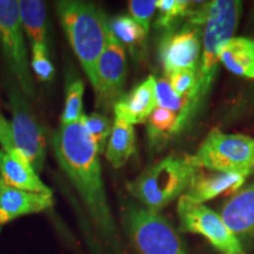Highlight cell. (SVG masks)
I'll return each mask as SVG.
<instances>
[{"instance_id": "1", "label": "cell", "mask_w": 254, "mask_h": 254, "mask_svg": "<svg viewBox=\"0 0 254 254\" xmlns=\"http://www.w3.org/2000/svg\"><path fill=\"white\" fill-rule=\"evenodd\" d=\"M52 146L60 167L71 179L111 253L125 254L105 192L99 153L81 120L60 126Z\"/></svg>"}, {"instance_id": "2", "label": "cell", "mask_w": 254, "mask_h": 254, "mask_svg": "<svg viewBox=\"0 0 254 254\" xmlns=\"http://www.w3.org/2000/svg\"><path fill=\"white\" fill-rule=\"evenodd\" d=\"M241 2L238 0L209 1L202 32V50L196 69V88L194 97L185 112L178 118V133L185 129L194 120L206 103L213 84L219 62V51L226 41L233 38L241 15Z\"/></svg>"}, {"instance_id": "3", "label": "cell", "mask_w": 254, "mask_h": 254, "mask_svg": "<svg viewBox=\"0 0 254 254\" xmlns=\"http://www.w3.org/2000/svg\"><path fill=\"white\" fill-rule=\"evenodd\" d=\"M57 12L73 51L93 85L98 60L106 46L110 21L100 7L87 1L62 0Z\"/></svg>"}, {"instance_id": "4", "label": "cell", "mask_w": 254, "mask_h": 254, "mask_svg": "<svg viewBox=\"0 0 254 254\" xmlns=\"http://www.w3.org/2000/svg\"><path fill=\"white\" fill-rule=\"evenodd\" d=\"M196 168L186 157L170 155L127 183V190L145 208L160 213L161 209L184 195Z\"/></svg>"}, {"instance_id": "5", "label": "cell", "mask_w": 254, "mask_h": 254, "mask_svg": "<svg viewBox=\"0 0 254 254\" xmlns=\"http://www.w3.org/2000/svg\"><path fill=\"white\" fill-rule=\"evenodd\" d=\"M123 226L138 254H187L185 243L173 225L144 206L126 205Z\"/></svg>"}, {"instance_id": "6", "label": "cell", "mask_w": 254, "mask_h": 254, "mask_svg": "<svg viewBox=\"0 0 254 254\" xmlns=\"http://www.w3.org/2000/svg\"><path fill=\"white\" fill-rule=\"evenodd\" d=\"M186 158L194 167L249 177L254 171V138L245 134H230L214 128L201 142L198 151Z\"/></svg>"}, {"instance_id": "7", "label": "cell", "mask_w": 254, "mask_h": 254, "mask_svg": "<svg viewBox=\"0 0 254 254\" xmlns=\"http://www.w3.org/2000/svg\"><path fill=\"white\" fill-rule=\"evenodd\" d=\"M0 47L11 77L25 97L34 99L36 90L28 64L19 2L15 0H0Z\"/></svg>"}, {"instance_id": "8", "label": "cell", "mask_w": 254, "mask_h": 254, "mask_svg": "<svg viewBox=\"0 0 254 254\" xmlns=\"http://www.w3.org/2000/svg\"><path fill=\"white\" fill-rule=\"evenodd\" d=\"M7 97L12 112L11 128L14 148L25 155L39 174L45 163V132L34 116L26 97L11 75L7 79Z\"/></svg>"}, {"instance_id": "9", "label": "cell", "mask_w": 254, "mask_h": 254, "mask_svg": "<svg viewBox=\"0 0 254 254\" xmlns=\"http://www.w3.org/2000/svg\"><path fill=\"white\" fill-rule=\"evenodd\" d=\"M178 218L182 230L199 234L221 254H237L243 251L239 238L230 231L221 215L185 194L178 199Z\"/></svg>"}, {"instance_id": "10", "label": "cell", "mask_w": 254, "mask_h": 254, "mask_svg": "<svg viewBox=\"0 0 254 254\" xmlns=\"http://www.w3.org/2000/svg\"><path fill=\"white\" fill-rule=\"evenodd\" d=\"M202 26L192 23L166 31L159 45V56L165 74L196 71L202 50Z\"/></svg>"}, {"instance_id": "11", "label": "cell", "mask_w": 254, "mask_h": 254, "mask_svg": "<svg viewBox=\"0 0 254 254\" xmlns=\"http://www.w3.org/2000/svg\"><path fill=\"white\" fill-rule=\"evenodd\" d=\"M127 62L125 49L112 33L98 60L93 82L98 109L109 111L123 97L126 81Z\"/></svg>"}, {"instance_id": "12", "label": "cell", "mask_w": 254, "mask_h": 254, "mask_svg": "<svg viewBox=\"0 0 254 254\" xmlns=\"http://www.w3.org/2000/svg\"><path fill=\"white\" fill-rule=\"evenodd\" d=\"M55 205L53 193H34L11 187L0 179V232L14 219L46 211Z\"/></svg>"}, {"instance_id": "13", "label": "cell", "mask_w": 254, "mask_h": 254, "mask_svg": "<svg viewBox=\"0 0 254 254\" xmlns=\"http://www.w3.org/2000/svg\"><path fill=\"white\" fill-rule=\"evenodd\" d=\"M157 107V82L155 78L150 75L128 94L123 95L113 106V112L116 119L125 120L134 125L147 122L148 117Z\"/></svg>"}, {"instance_id": "14", "label": "cell", "mask_w": 254, "mask_h": 254, "mask_svg": "<svg viewBox=\"0 0 254 254\" xmlns=\"http://www.w3.org/2000/svg\"><path fill=\"white\" fill-rule=\"evenodd\" d=\"M244 174L220 173L198 167L193 174L185 195L196 202L208 201L222 194H232L246 182Z\"/></svg>"}, {"instance_id": "15", "label": "cell", "mask_w": 254, "mask_h": 254, "mask_svg": "<svg viewBox=\"0 0 254 254\" xmlns=\"http://www.w3.org/2000/svg\"><path fill=\"white\" fill-rule=\"evenodd\" d=\"M0 179L14 189L34 193H52V190L40 180L25 155L13 148L0 150Z\"/></svg>"}, {"instance_id": "16", "label": "cell", "mask_w": 254, "mask_h": 254, "mask_svg": "<svg viewBox=\"0 0 254 254\" xmlns=\"http://www.w3.org/2000/svg\"><path fill=\"white\" fill-rule=\"evenodd\" d=\"M220 215L236 237L254 234V184L234 193L222 206Z\"/></svg>"}, {"instance_id": "17", "label": "cell", "mask_w": 254, "mask_h": 254, "mask_svg": "<svg viewBox=\"0 0 254 254\" xmlns=\"http://www.w3.org/2000/svg\"><path fill=\"white\" fill-rule=\"evenodd\" d=\"M219 62L233 74L254 79V39L231 38L220 47Z\"/></svg>"}, {"instance_id": "18", "label": "cell", "mask_w": 254, "mask_h": 254, "mask_svg": "<svg viewBox=\"0 0 254 254\" xmlns=\"http://www.w3.org/2000/svg\"><path fill=\"white\" fill-rule=\"evenodd\" d=\"M20 19L31 46L41 44L50 47V31L45 2L40 0H20Z\"/></svg>"}, {"instance_id": "19", "label": "cell", "mask_w": 254, "mask_h": 254, "mask_svg": "<svg viewBox=\"0 0 254 254\" xmlns=\"http://www.w3.org/2000/svg\"><path fill=\"white\" fill-rule=\"evenodd\" d=\"M135 152L134 127L122 119H114L105 155L114 168L125 165Z\"/></svg>"}, {"instance_id": "20", "label": "cell", "mask_w": 254, "mask_h": 254, "mask_svg": "<svg viewBox=\"0 0 254 254\" xmlns=\"http://www.w3.org/2000/svg\"><path fill=\"white\" fill-rule=\"evenodd\" d=\"M179 114L157 107L147 119V135L152 146L161 145L170 136L178 134Z\"/></svg>"}, {"instance_id": "21", "label": "cell", "mask_w": 254, "mask_h": 254, "mask_svg": "<svg viewBox=\"0 0 254 254\" xmlns=\"http://www.w3.org/2000/svg\"><path fill=\"white\" fill-rule=\"evenodd\" d=\"M110 31L118 39L120 44L133 49L140 46L145 41L147 31L136 23L131 15H118L109 23Z\"/></svg>"}, {"instance_id": "22", "label": "cell", "mask_w": 254, "mask_h": 254, "mask_svg": "<svg viewBox=\"0 0 254 254\" xmlns=\"http://www.w3.org/2000/svg\"><path fill=\"white\" fill-rule=\"evenodd\" d=\"M192 2L186 0H159L157 1L158 17L155 27L170 30L186 15H190L193 9Z\"/></svg>"}, {"instance_id": "23", "label": "cell", "mask_w": 254, "mask_h": 254, "mask_svg": "<svg viewBox=\"0 0 254 254\" xmlns=\"http://www.w3.org/2000/svg\"><path fill=\"white\" fill-rule=\"evenodd\" d=\"M80 120L84 124L85 128L87 129L92 141L94 142L98 153L103 154L106 150L107 141L112 132V122L106 116L97 112L88 114V116L82 114Z\"/></svg>"}, {"instance_id": "24", "label": "cell", "mask_w": 254, "mask_h": 254, "mask_svg": "<svg viewBox=\"0 0 254 254\" xmlns=\"http://www.w3.org/2000/svg\"><path fill=\"white\" fill-rule=\"evenodd\" d=\"M84 82L80 79L69 82L66 91V103L62 114V125H69L80 122L82 117V97Z\"/></svg>"}, {"instance_id": "25", "label": "cell", "mask_w": 254, "mask_h": 254, "mask_svg": "<svg viewBox=\"0 0 254 254\" xmlns=\"http://www.w3.org/2000/svg\"><path fill=\"white\" fill-rule=\"evenodd\" d=\"M155 82H157L158 107L172 111V112H176L179 116L185 112V110L190 104V100L179 97V95L174 93V91L172 90L166 78L155 79Z\"/></svg>"}, {"instance_id": "26", "label": "cell", "mask_w": 254, "mask_h": 254, "mask_svg": "<svg viewBox=\"0 0 254 254\" xmlns=\"http://www.w3.org/2000/svg\"><path fill=\"white\" fill-rule=\"evenodd\" d=\"M31 68L40 81H51L56 74V68L49 56V47L41 44L32 45Z\"/></svg>"}, {"instance_id": "27", "label": "cell", "mask_w": 254, "mask_h": 254, "mask_svg": "<svg viewBox=\"0 0 254 254\" xmlns=\"http://www.w3.org/2000/svg\"><path fill=\"white\" fill-rule=\"evenodd\" d=\"M196 78H198L196 71H190V69L172 73L166 77L174 93L179 97L185 98V99H189L190 103L192 101L195 93Z\"/></svg>"}, {"instance_id": "28", "label": "cell", "mask_w": 254, "mask_h": 254, "mask_svg": "<svg viewBox=\"0 0 254 254\" xmlns=\"http://www.w3.org/2000/svg\"><path fill=\"white\" fill-rule=\"evenodd\" d=\"M131 17L146 31L150 30L151 18L157 11V1L154 0H132L128 2Z\"/></svg>"}, {"instance_id": "29", "label": "cell", "mask_w": 254, "mask_h": 254, "mask_svg": "<svg viewBox=\"0 0 254 254\" xmlns=\"http://www.w3.org/2000/svg\"><path fill=\"white\" fill-rule=\"evenodd\" d=\"M0 145L5 151H11L14 148L11 124L6 122L1 113H0Z\"/></svg>"}, {"instance_id": "30", "label": "cell", "mask_w": 254, "mask_h": 254, "mask_svg": "<svg viewBox=\"0 0 254 254\" xmlns=\"http://www.w3.org/2000/svg\"><path fill=\"white\" fill-rule=\"evenodd\" d=\"M84 231H85V234H86L87 245H88V247H90L91 253L92 254H106L103 250H101L100 244L98 243V240L95 239V237L92 236V234H91L90 228H88V226H85Z\"/></svg>"}, {"instance_id": "31", "label": "cell", "mask_w": 254, "mask_h": 254, "mask_svg": "<svg viewBox=\"0 0 254 254\" xmlns=\"http://www.w3.org/2000/svg\"><path fill=\"white\" fill-rule=\"evenodd\" d=\"M237 254H247V253L245 252V251H244V250H243V251H241V252H239V253H237Z\"/></svg>"}]
</instances>
